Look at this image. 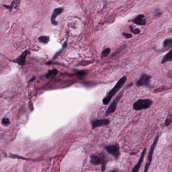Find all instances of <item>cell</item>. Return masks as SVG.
<instances>
[{"mask_svg": "<svg viewBox=\"0 0 172 172\" xmlns=\"http://www.w3.org/2000/svg\"><path fill=\"white\" fill-rule=\"evenodd\" d=\"M172 50H170L169 52L165 56L163 57L162 61V64H164L165 63L172 61Z\"/></svg>", "mask_w": 172, "mask_h": 172, "instance_id": "cell-14", "label": "cell"}, {"mask_svg": "<svg viewBox=\"0 0 172 172\" xmlns=\"http://www.w3.org/2000/svg\"><path fill=\"white\" fill-rule=\"evenodd\" d=\"M153 101L150 99H139L135 101L133 105V108L136 111L146 110L151 107Z\"/></svg>", "mask_w": 172, "mask_h": 172, "instance_id": "cell-2", "label": "cell"}, {"mask_svg": "<svg viewBox=\"0 0 172 172\" xmlns=\"http://www.w3.org/2000/svg\"><path fill=\"white\" fill-rule=\"evenodd\" d=\"M159 139V135H157L155 137V140L153 141V143L151 145V148L149 150V153L148 157V161L146 162V165L145 166V172H146L148 171L151 163H152V156H153V152L155 151V148L158 143V140Z\"/></svg>", "mask_w": 172, "mask_h": 172, "instance_id": "cell-5", "label": "cell"}, {"mask_svg": "<svg viewBox=\"0 0 172 172\" xmlns=\"http://www.w3.org/2000/svg\"><path fill=\"white\" fill-rule=\"evenodd\" d=\"M110 51H111V50H110V48H107V49H104L101 53V58L103 59V58H104L106 57H107L110 54Z\"/></svg>", "mask_w": 172, "mask_h": 172, "instance_id": "cell-18", "label": "cell"}, {"mask_svg": "<svg viewBox=\"0 0 172 172\" xmlns=\"http://www.w3.org/2000/svg\"><path fill=\"white\" fill-rule=\"evenodd\" d=\"M64 10V9L63 8H56L54 9L52 15L51 16V22L52 24L54 25H57L58 23V22L57 21L56 19L57 17L61 14V13H62L63 11Z\"/></svg>", "mask_w": 172, "mask_h": 172, "instance_id": "cell-10", "label": "cell"}, {"mask_svg": "<svg viewBox=\"0 0 172 172\" xmlns=\"http://www.w3.org/2000/svg\"><path fill=\"white\" fill-rule=\"evenodd\" d=\"M109 123H110V120L108 119L93 120L91 122V125L93 129H95L96 128L100 127L101 126H106L109 124Z\"/></svg>", "mask_w": 172, "mask_h": 172, "instance_id": "cell-8", "label": "cell"}, {"mask_svg": "<svg viewBox=\"0 0 172 172\" xmlns=\"http://www.w3.org/2000/svg\"><path fill=\"white\" fill-rule=\"evenodd\" d=\"M172 122V115L171 114L168 115L167 118L166 120L165 121V126H169Z\"/></svg>", "mask_w": 172, "mask_h": 172, "instance_id": "cell-19", "label": "cell"}, {"mask_svg": "<svg viewBox=\"0 0 172 172\" xmlns=\"http://www.w3.org/2000/svg\"><path fill=\"white\" fill-rule=\"evenodd\" d=\"M20 0H13L10 6L4 5L3 6L6 8V9L12 10L13 9H18V8L19 7L20 5Z\"/></svg>", "mask_w": 172, "mask_h": 172, "instance_id": "cell-13", "label": "cell"}, {"mask_svg": "<svg viewBox=\"0 0 172 172\" xmlns=\"http://www.w3.org/2000/svg\"><path fill=\"white\" fill-rule=\"evenodd\" d=\"M146 148H144L143 151L142 152L141 155L140 156V159H139V161L135 165V166L133 168V170H132V172H137L139 171V169H140V167L141 166L142 163L143 162L144 158H145V153H146Z\"/></svg>", "mask_w": 172, "mask_h": 172, "instance_id": "cell-11", "label": "cell"}, {"mask_svg": "<svg viewBox=\"0 0 172 172\" xmlns=\"http://www.w3.org/2000/svg\"><path fill=\"white\" fill-rule=\"evenodd\" d=\"M30 54H31V53L28 50L24 51L18 58L15 60H14L12 62L15 63H17L18 65H20V66H24L25 65L26 57Z\"/></svg>", "mask_w": 172, "mask_h": 172, "instance_id": "cell-9", "label": "cell"}, {"mask_svg": "<svg viewBox=\"0 0 172 172\" xmlns=\"http://www.w3.org/2000/svg\"><path fill=\"white\" fill-rule=\"evenodd\" d=\"M123 36H124L125 38H132V35L131 34H130V33H123L122 34Z\"/></svg>", "mask_w": 172, "mask_h": 172, "instance_id": "cell-24", "label": "cell"}, {"mask_svg": "<svg viewBox=\"0 0 172 172\" xmlns=\"http://www.w3.org/2000/svg\"><path fill=\"white\" fill-rule=\"evenodd\" d=\"M106 151L108 153L114 156L115 159H117L120 155V148L118 144L114 145H110L105 148Z\"/></svg>", "mask_w": 172, "mask_h": 172, "instance_id": "cell-6", "label": "cell"}, {"mask_svg": "<svg viewBox=\"0 0 172 172\" xmlns=\"http://www.w3.org/2000/svg\"><path fill=\"white\" fill-rule=\"evenodd\" d=\"M152 76L148 75L147 74H143L140 77L138 80L136 85L138 86L149 87L150 86V81Z\"/></svg>", "mask_w": 172, "mask_h": 172, "instance_id": "cell-7", "label": "cell"}, {"mask_svg": "<svg viewBox=\"0 0 172 172\" xmlns=\"http://www.w3.org/2000/svg\"><path fill=\"white\" fill-rule=\"evenodd\" d=\"M127 76H124L122 77L120 79L117 83H116L115 86L108 93L107 96L103 98V103L104 105H107L108 103H110L111 100L114 96L115 95L116 93L123 87L125 83L126 82L127 80Z\"/></svg>", "mask_w": 172, "mask_h": 172, "instance_id": "cell-1", "label": "cell"}, {"mask_svg": "<svg viewBox=\"0 0 172 172\" xmlns=\"http://www.w3.org/2000/svg\"><path fill=\"white\" fill-rule=\"evenodd\" d=\"M172 39L171 38H167L165 39L163 42V46L165 48H169L172 47Z\"/></svg>", "mask_w": 172, "mask_h": 172, "instance_id": "cell-15", "label": "cell"}, {"mask_svg": "<svg viewBox=\"0 0 172 172\" xmlns=\"http://www.w3.org/2000/svg\"><path fill=\"white\" fill-rule=\"evenodd\" d=\"M83 83L84 86L87 87H92L96 85L95 83L87 82Z\"/></svg>", "mask_w": 172, "mask_h": 172, "instance_id": "cell-23", "label": "cell"}, {"mask_svg": "<svg viewBox=\"0 0 172 172\" xmlns=\"http://www.w3.org/2000/svg\"><path fill=\"white\" fill-rule=\"evenodd\" d=\"M131 21L138 25H145L146 23L145 15L142 14L138 15L134 19L132 20Z\"/></svg>", "mask_w": 172, "mask_h": 172, "instance_id": "cell-12", "label": "cell"}, {"mask_svg": "<svg viewBox=\"0 0 172 172\" xmlns=\"http://www.w3.org/2000/svg\"><path fill=\"white\" fill-rule=\"evenodd\" d=\"M2 123L4 126H8L10 123V122L9 119L4 118L2 121Z\"/></svg>", "mask_w": 172, "mask_h": 172, "instance_id": "cell-21", "label": "cell"}, {"mask_svg": "<svg viewBox=\"0 0 172 172\" xmlns=\"http://www.w3.org/2000/svg\"><path fill=\"white\" fill-rule=\"evenodd\" d=\"M76 71V73L77 74V75L79 76L80 77H82L85 76L86 75V72H85L84 71Z\"/></svg>", "mask_w": 172, "mask_h": 172, "instance_id": "cell-22", "label": "cell"}, {"mask_svg": "<svg viewBox=\"0 0 172 172\" xmlns=\"http://www.w3.org/2000/svg\"><path fill=\"white\" fill-rule=\"evenodd\" d=\"M39 42L42 43H47L49 42V37L48 36H41L38 38Z\"/></svg>", "mask_w": 172, "mask_h": 172, "instance_id": "cell-16", "label": "cell"}, {"mask_svg": "<svg viewBox=\"0 0 172 172\" xmlns=\"http://www.w3.org/2000/svg\"><path fill=\"white\" fill-rule=\"evenodd\" d=\"M129 28H130V31L135 35H138L140 33V31L139 29H137V28H134L132 26H130Z\"/></svg>", "mask_w": 172, "mask_h": 172, "instance_id": "cell-20", "label": "cell"}, {"mask_svg": "<svg viewBox=\"0 0 172 172\" xmlns=\"http://www.w3.org/2000/svg\"><path fill=\"white\" fill-rule=\"evenodd\" d=\"M58 71L57 69L52 70L49 71L48 74L46 75V77L49 78V77H54L57 74H58Z\"/></svg>", "mask_w": 172, "mask_h": 172, "instance_id": "cell-17", "label": "cell"}, {"mask_svg": "<svg viewBox=\"0 0 172 172\" xmlns=\"http://www.w3.org/2000/svg\"><path fill=\"white\" fill-rule=\"evenodd\" d=\"M90 163L95 165H99L101 164L102 172H104L106 169V156L104 155H101L100 156H97L96 155H91L90 156Z\"/></svg>", "mask_w": 172, "mask_h": 172, "instance_id": "cell-3", "label": "cell"}, {"mask_svg": "<svg viewBox=\"0 0 172 172\" xmlns=\"http://www.w3.org/2000/svg\"><path fill=\"white\" fill-rule=\"evenodd\" d=\"M125 90V89H123V90H122L119 93L118 95L116 97L115 99L111 103V104H110V106L108 107V108L107 111H106V114H105L106 117H107L108 115L111 114L112 113H114L115 111L118 104L121 100V98H122V97H123V93L124 92Z\"/></svg>", "mask_w": 172, "mask_h": 172, "instance_id": "cell-4", "label": "cell"}]
</instances>
